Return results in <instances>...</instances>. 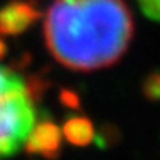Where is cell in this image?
I'll return each instance as SVG.
<instances>
[{"label":"cell","mask_w":160,"mask_h":160,"mask_svg":"<svg viewBox=\"0 0 160 160\" xmlns=\"http://www.w3.org/2000/svg\"><path fill=\"white\" fill-rule=\"evenodd\" d=\"M133 31L124 0H53L44 17L51 56L75 72L114 65L126 53Z\"/></svg>","instance_id":"1"},{"label":"cell","mask_w":160,"mask_h":160,"mask_svg":"<svg viewBox=\"0 0 160 160\" xmlns=\"http://www.w3.org/2000/svg\"><path fill=\"white\" fill-rule=\"evenodd\" d=\"M36 124V108L29 83L0 65V160L26 147Z\"/></svg>","instance_id":"2"},{"label":"cell","mask_w":160,"mask_h":160,"mask_svg":"<svg viewBox=\"0 0 160 160\" xmlns=\"http://www.w3.org/2000/svg\"><path fill=\"white\" fill-rule=\"evenodd\" d=\"M39 17V7L31 0H10L0 7V36L22 34Z\"/></svg>","instance_id":"3"},{"label":"cell","mask_w":160,"mask_h":160,"mask_svg":"<svg viewBox=\"0 0 160 160\" xmlns=\"http://www.w3.org/2000/svg\"><path fill=\"white\" fill-rule=\"evenodd\" d=\"M60 145V133L58 128L53 123H41L34 124L31 135H29L26 147L32 152H53Z\"/></svg>","instance_id":"4"},{"label":"cell","mask_w":160,"mask_h":160,"mask_svg":"<svg viewBox=\"0 0 160 160\" xmlns=\"http://www.w3.org/2000/svg\"><path fill=\"white\" fill-rule=\"evenodd\" d=\"M65 133L67 136L72 140V142H87V140L92 136V124L89 123L83 118H73L67 123V128H65Z\"/></svg>","instance_id":"5"},{"label":"cell","mask_w":160,"mask_h":160,"mask_svg":"<svg viewBox=\"0 0 160 160\" xmlns=\"http://www.w3.org/2000/svg\"><path fill=\"white\" fill-rule=\"evenodd\" d=\"M136 3L147 19L160 22V0H136Z\"/></svg>","instance_id":"6"},{"label":"cell","mask_w":160,"mask_h":160,"mask_svg":"<svg viewBox=\"0 0 160 160\" xmlns=\"http://www.w3.org/2000/svg\"><path fill=\"white\" fill-rule=\"evenodd\" d=\"M147 92H148V96H155V94L158 92V96H160V73H155V75H150L147 80Z\"/></svg>","instance_id":"7"},{"label":"cell","mask_w":160,"mask_h":160,"mask_svg":"<svg viewBox=\"0 0 160 160\" xmlns=\"http://www.w3.org/2000/svg\"><path fill=\"white\" fill-rule=\"evenodd\" d=\"M5 55H7V44H5V41H3V36H0V60Z\"/></svg>","instance_id":"8"}]
</instances>
